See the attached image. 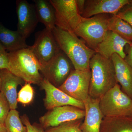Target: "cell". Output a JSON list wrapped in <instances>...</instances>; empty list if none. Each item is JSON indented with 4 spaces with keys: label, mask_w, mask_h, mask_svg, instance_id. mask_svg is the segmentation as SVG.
<instances>
[{
    "label": "cell",
    "mask_w": 132,
    "mask_h": 132,
    "mask_svg": "<svg viewBox=\"0 0 132 132\" xmlns=\"http://www.w3.org/2000/svg\"><path fill=\"white\" fill-rule=\"evenodd\" d=\"M60 50L71 61L74 68L79 71L90 70V60L96 52L74 33L55 27L52 30Z\"/></svg>",
    "instance_id": "cell-1"
},
{
    "label": "cell",
    "mask_w": 132,
    "mask_h": 132,
    "mask_svg": "<svg viewBox=\"0 0 132 132\" xmlns=\"http://www.w3.org/2000/svg\"><path fill=\"white\" fill-rule=\"evenodd\" d=\"M91 72L89 95L99 98L117 84L114 65L108 59L96 53L90 61Z\"/></svg>",
    "instance_id": "cell-2"
},
{
    "label": "cell",
    "mask_w": 132,
    "mask_h": 132,
    "mask_svg": "<svg viewBox=\"0 0 132 132\" xmlns=\"http://www.w3.org/2000/svg\"><path fill=\"white\" fill-rule=\"evenodd\" d=\"M8 70L26 83L40 85L43 78L40 72L41 66L30 46L7 53Z\"/></svg>",
    "instance_id": "cell-3"
},
{
    "label": "cell",
    "mask_w": 132,
    "mask_h": 132,
    "mask_svg": "<svg viewBox=\"0 0 132 132\" xmlns=\"http://www.w3.org/2000/svg\"><path fill=\"white\" fill-rule=\"evenodd\" d=\"M99 107L104 117L132 116V99L118 83L100 98Z\"/></svg>",
    "instance_id": "cell-4"
},
{
    "label": "cell",
    "mask_w": 132,
    "mask_h": 132,
    "mask_svg": "<svg viewBox=\"0 0 132 132\" xmlns=\"http://www.w3.org/2000/svg\"><path fill=\"white\" fill-rule=\"evenodd\" d=\"M110 17L108 14H101L90 18L83 17L73 33L82 38L88 46L95 52L108 31Z\"/></svg>",
    "instance_id": "cell-5"
},
{
    "label": "cell",
    "mask_w": 132,
    "mask_h": 132,
    "mask_svg": "<svg viewBox=\"0 0 132 132\" xmlns=\"http://www.w3.org/2000/svg\"><path fill=\"white\" fill-rule=\"evenodd\" d=\"M55 14V26L73 32L83 17L78 11L76 0H50Z\"/></svg>",
    "instance_id": "cell-6"
},
{
    "label": "cell",
    "mask_w": 132,
    "mask_h": 132,
    "mask_svg": "<svg viewBox=\"0 0 132 132\" xmlns=\"http://www.w3.org/2000/svg\"><path fill=\"white\" fill-rule=\"evenodd\" d=\"M91 78L90 70L73 69L63 84L58 88L72 98L84 102L89 96Z\"/></svg>",
    "instance_id": "cell-7"
},
{
    "label": "cell",
    "mask_w": 132,
    "mask_h": 132,
    "mask_svg": "<svg viewBox=\"0 0 132 132\" xmlns=\"http://www.w3.org/2000/svg\"><path fill=\"white\" fill-rule=\"evenodd\" d=\"M73 67L67 56L61 50L46 65L42 67L40 72L45 78L59 87L65 81Z\"/></svg>",
    "instance_id": "cell-8"
},
{
    "label": "cell",
    "mask_w": 132,
    "mask_h": 132,
    "mask_svg": "<svg viewBox=\"0 0 132 132\" xmlns=\"http://www.w3.org/2000/svg\"><path fill=\"white\" fill-rule=\"evenodd\" d=\"M30 48L40 64L41 68L61 51L52 31L46 28L36 33L34 43Z\"/></svg>",
    "instance_id": "cell-9"
},
{
    "label": "cell",
    "mask_w": 132,
    "mask_h": 132,
    "mask_svg": "<svg viewBox=\"0 0 132 132\" xmlns=\"http://www.w3.org/2000/svg\"><path fill=\"white\" fill-rule=\"evenodd\" d=\"M85 110L72 106H64L50 110L39 118L43 128L55 127L62 123L82 119L85 118Z\"/></svg>",
    "instance_id": "cell-10"
},
{
    "label": "cell",
    "mask_w": 132,
    "mask_h": 132,
    "mask_svg": "<svg viewBox=\"0 0 132 132\" xmlns=\"http://www.w3.org/2000/svg\"><path fill=\"white\" fill-rule=\"evenodd\" d=\"M40 85L45 91L46 95L44 99V104L46 109L50 110L57 107L69 105L85 110L83 102L66 94L47 79L43 78Z\"/></svg>",
    "instance_id": "cell-11"
},
{
    "label": "cell",
    "mask_w": 132,
    "mask_h": 132,
    "mask_svg": "<svg viewBox=\"0 0 132 132\" xmlns=\"http://www.w3.org/2000/svg\"><path fill=\"white\" fill-rule=\"evenodd\" d=\"M18 18L17 31L25 39L34 32L38 22L34 5L26 0L16 1Z\"/></svg>",
    "instance_id": "cell-12"
},
{
    "label": "cell",
    "mask_w": 132,
    "mask_h": 132,
    "mask_svg": "<svg viewBox=\"0 0 132 132\" xmlns=\"http://www.w3.org/2000/svg\"><path fill=\"white\" fill-rule=\"evenodd\" d=\"M130 0H89L86 1L81 16L88 18L101 14L116 15L127 5L131 4Z\"/></svg>",
    "instance_id": "cell-13"
},
{
    "label": "cell",
    "mask_w": 132,
    "mask_h": 132,
    "mask_svg": "<svg viewBox=\"0 0 132 132\" xmlns=\"http://www.w3.org/2000/svg\"><path fill=\"white\" fill-rule=\"evenodd\" d=\"M132 43L126 40L117 34L108 30L104 39L97 47L95 52L108 59H111L114 54H117L125 59L126 54L125 47Z\"/></svg>",
    "instance_id": "cell-14"
},
{
    "label": "cell",
    "mask_w": 132,
    "mask_h": 132,
    "mask_svg": "<svg viewBox=\"0 0 132 132\" xmlns=\"http://www.w3.org/2000/svg\"><path fill=\"white\" fill-rule=\"evenodd\" d=\"M100 99L88 96L84 102L85 119L80 125L81 132H100L104 118L99 107Z\"/></svg>",
    "instance_id": "cell-15"
},
{
    "label": "cell",
    "mask_w": 132,
    "mask_h": 132,
    "mask_svg": "<svg viewBox=\"0 0 132 132\" xmlns=\"http://www.w3.org/2000/svg\"><path fill=\"white\" fill-rule=\"evenodd\" d=\"M0 76L1 79L0 92L7 100L10 110L16 109L18 103L17 87L24 81L7 69L0 70Z\"/></svg>",
    "instance_id": "cell-16"
},
{
    "label": "cell",
    "mask_w": 132,
    "mask_h": 132,
    "mask_svg": "<svg viewBox=\"0 0 132 132\" xmlns=\"http://www.w3.org/2000/svg\"><path fill=\"white\" fill-rule=\"evenodd\" d=\"M111 59L117 82L122 91L132 99V68L118 54L113 55Z\"/></svg>",
    "instance_id": "cell-17"
},
{
    "label": "cell",
    "mask_w": 132,
    "mask_h": 132,
    "mask_svg": "<svg viewBox=\"0 0 132 132\" xmlns=\"http://www.w3.org/2000/svg\"><path fill=\"white\" fill-rule=\"evenodd\" d=\"M0 42L5 50L14 52L28 47L26 39L17 31L10 30L0 24Z\"/></svg>",
    "instance_id": "cell-18"
},
{
    "label": "cell",
    "mask_w": 132,
    "mask_h": 132,
    "mask_svg": "<svg viewBox=\"0 0 132 132\" xmlns=\"http://www.w3.org/2000/svg\"><path fill=\"white\" fill-rule=\"evenodd\" d=\"M34 6L38 22L46 28L52 31L55 27V14L53 7L49 1L34 0Z\"/></svg>",
    "instance_id": "cell-19"
},
{
    "label": "cell",
    "mask_w": 132,
    "mask_h": 132,
    "mask_svg": "<svg viewBox=\"0 0 132 132\" xmlns=\"http://www.w3.org/2000/svg\"><path fill=\"white\" fill-rule=\"evenodd\" d=\"M100 132H132V116L104 117Z\"/></svg>",
    "instance_id": "cell-20"
},
{
    "label": "cell",
    "mask_w": 132,
    "mask_h": 132,
    "mask_svg": "<svg viewBox=\"0 0 132 132\" xmlns=\"http://www.w3.org/2000/svg\"><path fill=\"white\" fill-rule=\"evenodd\" d=\"M108 30L114 32L126 40L132 43V27L126 21L116 15L108 20Z\"/></svg>",
    "instance_id": "cell-21"
},
{
    "label": "cell",
    "mask_w": 132,
    "mask_h": 132,
    "mask_svg": "<svg viewBox=\"0 0 132 132\" xmlns=\"http://www.w3.org/2000/svg\"><path fill=\"white\" fill-rule=\"evenodd\" d=\"M7 132H28L27 127L23 125L16 109L10 110L5 121Z\"/></svg>",
    "instance_id": "cell-22"
},
{
    "label": "cell",
    "mask_w": 132,
    "mask_h": 132,
    "mask_svg": "<svg viewBox=\"0 0 132 132\" xmlns=\"http://www.w3.org/2000/svg\"><path fill=\"white\" fill-rule=\"evenodd\" d=\"M82 120L63 123L57 127L48 128L45 132H81L80 126Z\"/></svg>",
    "instance_id": "cell-23"
},
{
    "label": "cell",
    "mask_w": 132,
    "mask_h": 132,
    "mask_svg": "<svg viewBox=\"0 0 132 132\" xmlns=\"http://www.w3.org/2000/svg\"><path fill=\"white\" fill-rule=\"evenodd\" d=\"M34 92L31 84L26 83L19 91L17 100L23 105H28L34 99Z\"/></svg>",
    "instance_id": "cell-24"
},
{
    "label": "cell",
    "mask_w": 132,
    "mask_h": 132,
    "mask_svg": "<svg viewBox=\"0 0 132 132\" xmlns=\"http://www.w3.org/2000/svg\"><path fill=\"white\" fill-rule=\"evenodd\" d=\"M10 106L7 100L0 92V124L4 125L10 111Z\"/></svg>",
    "instance_id": "cell-25"
},
{
    "label": "cell",
    "mask_w": 132,
    "mask_h": 132,
    "mask_svg": "<svg viewBox=\"0 0 132 132\" xmlns=\"http://www.w3.org/2000/svg\"><path fill=\"white\" fill-rule=\"evenodd\" d=\"M21 120L27 127L28 132H45L41 125L39 126L35 124H31L28 117L26 114L22 116Z\"/></svg>",
    "instance_id": "cell-26"
},
{
    "label": "cell",
    "mask_w": 132,
    "mask_h": 132,
    "mask_svg": "<svg viewBox=\"0 0 132 132\" xmlns=\"http://www.w3.org/2000/svg\"><path fill=\"white\" fill-rule=\"evenodd\" d=\"M124 10L120 11L116 16L128 22L132 27V3Z\"/></svg>",
    "instance_id": "cell-27"
},
{
    "label": "cell",
    "mask_w": 132,
    "mask_h": 132,
    "mask_svg": "<svg viewBox=\"0 0 132 132\" xmlns=\"http://www.w3.org/2000/svg\"><path fill=\"white\" fill-rule=\"evenodd\" d=\"M9 68V61L6 52H0V70Z\"/></svg>",
    "instance_id": "cell-28"
},
{
    "label": "cell",
    "mask_w": 132,
    "mask_h": 132,
    "mask_svg": "<svg viewBox=\"0 0 132 132\" xmlns=\"http://www.w3.org/2000/svg\"><path fill=\"white\" fill-rule=\"evenodd\" d=\"M129 46V47L128 51V54L127 55H126L124 60L132 68V44Z\"/></svg>",
    "instance_id": "cell-29"
},
{
    "label": "cell",
    "mask_w": 132,
    "mask_h": 132,
    "mask_svg": "<svg viewBox=\"0 0 132 132\" xmlns=\"http://www.w3.org/2000/svg\"><path fill=\"white\" fill-rule=\"evenodd\" d=\"M76 4L78 11L80 14L81 15L85 9L86 1L84 0H76Z\"/></svg>",
    "instance_id": "cell-30"
},
{
    "label": "cell",
    "mask_w": 132,
    "mask_h": 132,
    "mask_svg": "<svg viewBox=\"0 0 132 132\" xmlns=\"http://www.w3.org/2000/svg\"><path fill=\"white\" fill-rule=\"evenodd\" d=\"M0 132H7L5 125L0 124Z\"/></svg>",
    "instance_id": "cell-31"
},
{
    "label": "cell",
    "mask_w": 132,
    "mask_h": 132,
    "mask_svg": "<svg viewBox=\"0 0 132 132\" xmlns=\"http://www.w3.org/2000/svg\"><path fill=\"white\" fill-rule=\"evenodd\" d=\"M0 52H6V50L3 47V46H2V44L1 43V42H0Z\"/></svg>",
    "instance_id": "cell-32"
},
{
    "label": "cell",
    "mask_w": 132,
    "mask_h": 132,
    "mask_svg": "<svg viewBox=\"0 0 132 132\" xmlns=\"http://www.w3.org/2000/svg\"><path fill=\"white\" fill-rule=\"evenodd\" d=\"M1 76H0V90H1Z\"/></svg>",
    "instance_id": "cell-33"
}]
</instances>
